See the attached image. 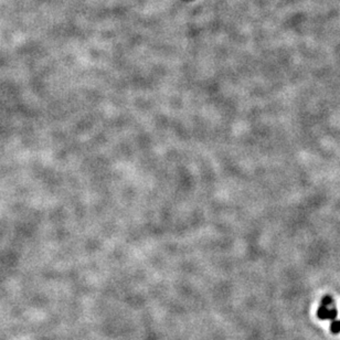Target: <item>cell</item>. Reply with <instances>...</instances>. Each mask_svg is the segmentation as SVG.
<instances>
[{"instance_id": "1", "label": "cell", "mask_w": 340, "mask_h": 340, "mask_svg": "<svg viewBox=\"0 0 340 340\" xmlns=\"http://www.w3.org/2000/svg\"><path fill=\"white\" fill-rule=\"evenodd\" d=\"M337 315L338 311L335 307V303H333L332 297L329 296V295L325 296L321 299L320 307L317 309V316H318V318L335 320Z\"/></svg>"}, {"instance_id": "2", "label": "cell", "mask_w": 340, "mask_h": 340, "mask_svg": "<svg viewBox=\"0 0 340 340\" xmlns=\"http://www.w3.org/2000/svg\"><path fill=\"white\" fill-rule=\"evenodd\" d=\"M330 330L332 333H339L340 332V320H332L330 325Z\"/></svg>"}]
</instances>
